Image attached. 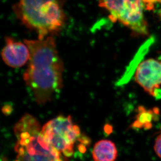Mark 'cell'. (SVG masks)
<instances>
[{"instance_id": "cell-1", "label": "cell", "mask_w": 161, "mask_h": 161, "mask_svg": "<svg viewBox=\"0 0 161 161\" xmlns=\"http://www.w3.org/2000/svg\"><path fill=\"white\" fill-rule=\"evenodd\" d=\"M30 51V58L24 79L37 103L52 100L62 87L64 66L52 36L44 39L25 40Z\"/></svg>"}, {"instance_id": "cell-2", "label": "cell", "mask_w": 161, "mask_h": 161, "mask_svg": "<svg viewBox=\"0 0 161 161\" xmlns=\"http://www.w3.org/2000/svg\"><path fill=\"white\" fill-rule=\"evenodd\" d=\"M13 9L23 25L38 34L39 39L57 34L65 23L59 0H19Z\"/></svg>"}, {"instance_id": "cell-3", "label": "cell", "mask_w": 161, "mask_h": 161, "mask_svg": "<svg viewBox=\"0 0 161 161\" xmlns=\"http://www.w3.org/2000/svg\"><path fill=\"white\" fill-rule=\"evenodd\" d=\"M38 120L29 114L21 117L14 127L16 161H65L42 134Z\"/></svg>"}, {"instance_id": "cell-4", "label": "cell", "mask_w": 161, "mask_h": 161, "mask_svg": "<svg viewBox=\"0 0 161 161\" xmlns=\"http://www.w3.org/2000/svg\"><path fill=\"white\" fill-rule=\"evenodd\" d=\"M41 130L45 140L60 153L67 158L73 156L81 131L70 116H59L50 120L43 125Z\"/></svg>"}, {"instance_id": "cell-5", "label": "cell", "mask_w": 161, "mask_h": 161, "mask_svg": "<svg viewBox=\"0 0 161 161\" xmlns=\"http://www.w3.org/2000/svg\"><path fill=\"white\" fill-rule=\"evenodd\" d=\"M99 5L109 13V18L113 22L119 21L142 35L149 34L142 0H99Z\"/></svg>"}, {"instance_id": "cell-6", "label": "cell", "mask_w": 161, "mask_h": 161, "mask_svg": "<svg viewBox=\"0 0 161 161\" xmlns=\"http://www.w3.org/2000/svg\"><path fill=\"white\" fill-rule=\"evenodd\" d=\"M135 78L144 91L153 97L161 85V62L150 58L140 63Z\"/></svg>"}, {"instance_id": "cell-7", "label": "cell", "mask_w": 161, "mask_h": 161, "mask_svg": "<svg viewBox=\"0 0 161 161\" xmlns=\"http://www.w3.org/2000/svg\"><path fill=\"white\" fill-rule=\"evenodd\" d=\"M1 55L5 63L13 68L23 66L31 56L29 48L25 43L15 41L8 36L5 38V45Z\"/></svg>"}, {"instance_id": "cell-8", "label": "cell", "mask_w": 161, "mask_h": 161, "mask_svg": "<svg viewBox=\"0 0 161 161\" xmlns=\"http://www.w3.org/2000/svg\"><path fill=\"white\" fill-rule=\"evenodd\" d=\"M94 161H115L117 157V150L114 142L102 140L94 145L92 151Z\"/></svg>"}, {"instance_id": "cell-9", "label": "cell", "mask_w": 161, "mask_h": 161, "mask_svg": "<svg viewBox=\"0 0 161 161\" xmlns=\"http://www.w3.org/2000/svg\"><path fill=\"white\" fill-rule=\"evenodd\" d=\"M138 112L136 119L132 125L134 128L150 129L152 127V120L155 119V116L159 113L157 108L153 110H147L143 107H139Z\"/></svg>"}, {"instance_id": "cell-10", "label": "cell", "mask_w": 161, "mask_h": 161, "mask_svg": "<svg viewBox=\"0 0 161 161\" xmlns=\"http://www.w3.org/2000/svg\"><path fill=\"white\" fill-rule=\"evenodd\" d=\"M154 149L155 153L161 159V134L158 136L155 140Z\"/></svg>"}, {"instance_id": "cell-11", "label": "cell", "mask_w": 161, "mask_h": 161, "mask_svg": "<svg viewBox=\"0 0 161 161\" xmlns=\"http://www.w3.org/2000/svg\"><path fill=\"white\" fill-rule=\"evenodd\" d=\"M144 8L147 10H152L154 8L156 3H161V0H142Z\"/></svg>"}, {"instance_id": "cell-12", "label": "cell", "mask_w": 161, "mask_h": 161, "mask_svg": "<svg viewBox=\"0 0 161 161\" xmlns=\"http://www.w3.org/2000/svg\"><path fill=\"white\" fill-rule=\"evenodd\" d=\"M1 161H7V160H6V158H1Z\"/></svg>"}]
</instances>
